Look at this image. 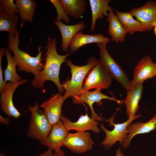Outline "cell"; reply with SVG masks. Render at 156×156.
<instances>
[{
	"label": "cell",
	"mask_w": 156,
	"mask_h": 156,
	"mask_svg": "<svg viewBox=\"0 0 156 156\" xmlns=\"http://www.w3.org/2000/svg\"><path fill=\"white\" fill-rule=\"evenodd\" d=\"M48 39L44 67L42 70L34 74V78L31 82V84L36 88L42 89L46 81H51L55 83L59 93L62 94L65 90L62 88L60 81V68L70 53H68L65 55H60L56 50V39L55 38H51L50 36Z\"/></svg>",
	"instance_id": "cell-1"
},
{
	"label": "cell",
	"mask_w": 156,
	"mask_h": 156,
	"mask_svg": "<svg viewBox=\"0 0 156 156\" xmlns=\"http://www.w3.org/2000/svg\"><path fill=\"white\" fill-rule=\"evenodd\" d=\"M19 32L15 36L10 34H8V49L14 54V59L18 67V70L26 73H31L33 74L42 70L44 63L42 62V53L47 47L42 51H41L42 46L39 45L37 47L38 53L36 56H31L27 52L20 50L19 47L20 44Z\"/></svg>",
	"instance_id": "cell-2"
},
{
	"label": "cell",
	"mask_w": 156,
	"mask_h": 156,
	"mask_svg": "<svg viewBox=\"0 0 156 156\" xmlns=\"http://www.w3.org/2000/svg\"><path fill=\"white\" fill-rule=\"evenodd\" d=\"M99 60L93 57H90L87 61V64L83 66H77L73 64L70 59H66L65 62L70 67L71 77H68L62 84L65 91L63 95L64 100L68 97L79 95L82 92L83 82L90 70L98 62Z\"/></svg>",
	"instance_id": "cell-3"
},
{
	"label": "cell",
	"mask_w": 156,
	"mask_h": 156,
	"mask_svg": "<svg viewBox=\"0 0 156 156\" xmlns=\"http://www.w3.org/2000/svg\"><path fill=\"white\" fill-rule=\"evenodd\" d=\"M40 107L38 102L34 105L28 107L31 116L27 134L30 138L37 140L41 144L49 134L52 125Z\"/></svg>",
	"instance_id": "cell-4"
},
{
	"label": "cell",
	"mask_w": 156,
	"mask_h": 156,
	"mask_svg": "<svg viewBox=\"0 0 156 156\" xmlns=\"http://www.w3.org/2000/svg\"><path fill=\"white\" fill-rule=\"evenodd\" d=\"M97 44L100 49L99 61L113 79H116L127 90L130 86L131 81L126 73L110 55L107 49V45L101 43H97Z\"/></svg>",
	"instance_id": "cell-5"
},
{
	"label": "cell",
	"mask_w": 156,
	"mask_h": 156,
	"mask_svg": "<svg viewBox=\"0 0 156 156\" xmlns=\"http://www.w3.org/2000/svg\"><path fill=\"white\" fill-rule=\"evenodd\" d=\"M141 116L140 114L130 116L126 121L121 123L115 124L113 121V116L106 120L110 123V125H114V129L111 131L107 130L102 123L100 127L105 133V137L100 145L103 146L107 150L119 141L120 145H122L128 134L127 128L128 125L134 120Z\"/></svg>",
	"instance_id": "cell-6"
},
{
	"label": "cell",
	"mask_w": 156,
	"mask_h": 156,
	"mask_svg": "<svg viewBox=\"0 0 156 156\" xmlns=\"http://www.w3.org/2000/svg\"><path fill=\"white\" fill-rule=\"evenodd\" d=\"M113 79L99 60L87 74L82 92L94 88L101 90L107 89L111 85Z\"/></svg>",
	"instance_id": "cell-7"
},
{
	"label": "cell",
	"mask_w": 156,
	"mask_h": 156,
	"mask_svg": "<svg viewBox=\"0 0 156 156\" xmlns=\"http://www.w3.org/2000/svg\"><path fill=\"white\" fill-rule=\"evenodd\" d=\"M101 90L97 89L92 91L88 90L83 91L78 96H73L71 97L72 99V102L73 104H80L84 103L87 104L90 107L91 111V118L97 121L102 122L104 119L97 114L94 112L93 107V104L96 103L99 106L102 103V100L108 99L116 102L120 103V101L116 99L114 96L109 97L102 93Z\"/></svg>",
	"instance_id": "cell-8"
},
{
	"label": "cell",
	"mask_w": 156,
	"mask_h": 156,
	"mask_svg": "<svg viewBox=\"0 0 156 156\" xmlns=\"http://www.w3.org/2000/svg\"><path fill=\"white\" fill-rule=\"evenodd\" d=\"M94 142L88 132L68 133L64 142V146L72 152L82 153L91 150Z\"/></svg>",
	"instance_id": "cell-9"
},
{
	"label": "cell",
	"mask_w": 156,
	"mask_h": 156,
	"mask_svg": "<svg viewBox=\"0 0 156 156\" xmlns=\"http://www.w3.org/2000/svg\"><path fill=\"white\" fill-rule=\"evenodd\" d=\"M144 27L146 31L151 30L156 25V2L147 1L138 8H133L130 12Z\"/></svg>",
	"instance_id": "cell-10"
},
{
	"label": "cell",
	"mask_w": 156,
	"mask_h": 156,
	"mask_svg": "<svg viewBox=\"0 0 156 156\" xmlns=\"http://www.w3.org/2000/svg\"><path fill=\"white\" fill-rule=\"evenodd\" d=\"M27 79H24L16 82H9L6 84L3 91L0 93V102L1 108L8 116L15 118H18L21 114L14 107L12 98L14 93L20 85L26 83Z\"/></svg>",
	"instance_id": "cell-11"
},
{
	"label": "cell",
	"mask_w": 156,
	"mask_h": 156,
	"mask_svg": "<svg viewBox=\"0 0 156 156\" xmlns=\"http://www.w3.org/2000/svg\"><path fill=\"white\" fill-rule=\"evenodd\" d=\"M64 100L61 94H54L40 106L52 125L60 120L62 116V106Z\"/></svg>",
	"instance_id": "cell-12"
},
{
	"label": "cell",
	"mask_w": 156,
	"mask_h": 156,
	"mask_svg": "<svg viewBox=\"0 0 156 156\" xmlns=\"http://www.w3.org/2000/svg\"><path fill=\"white\" fill-rule=\"evenodd\" d=\"M155 76V64L150 55H147L137 63L134 70L133 79L131 81V85L143 83L147 79L151 78Z\"/></svg>",
	"instance_id": "cell-13"
},
{
	"label": "cell",
	"mask_w": 156,
	"mask_h": 156,
	"mask_svg": "<svg viewBox=\"0 0 156 156\" xmlns=\"http://www.w3.org/2000/svg\"><path fill=\"white\" fill-rule=\"evenodd\" d=\"M61 120L52 125L49 135L41 144L48 149L57 152L60 150L64 146V141L69 132Z\"/></svg>",
	"instance_id": "cell-14"
},
{
	"label": "cell",
	"mask_w": 156,
	"mask_h": 156,
	"mask_svg": "<svg viewBox=\"0 0 156 156\" xmlns=\"http://www.w3.org/2000/svg\"><path fill=\"white\" fill-rule=\"evenodd\" d=\"M86 109V115L81 114L76 122L70 121L65 116H62L61 120L68 131L73 130L77 132H84L88 130H91L96 133L100 131L98 126L99 123L97 120L88 116L87 108Z\"/></svg>",
	"instance_id": "cell-15"
},
{
	"label": "cell",
	"mask_w": 156,
	"mask_h": 156,
	"mask_svg": "<svg viewBox=\"0 0 156 156\" xmlns=\"http://www.w3.org/2000/svg\"><path fill=\"white\" fill-rule=\"evenodd\" d=\"M143 90V83L134 85H130L126 90V98L120 101V104L125 103L126 107V114L129 118L136 115L139 108V102Z\"/></svg>",
	"instance_id": "cell-16"
},
{
	"label": "cell",
	"mask_w": 156,
	"mask_h": 156,
	"mask_svg": "<svg viewBox=\"0 0 156 156\" xmlns=\"http://www.w3.org/2000/svg\"><path fill=\"white\" fill-rule=\"evenodd\" d=\"M111 41L109 37L99 33L94 35L85 34L79 31L73 38L69 45L70 53H73L81 47L93 43H101L107 45Z\"/></svg>",
	"instance_id": "cell-17"
},
{
	"label": "cell",
	"mask_w": 156,
	"mask_h": 156,
	"mask_svg": "<svg viewBox=\"0 0 156 156\" xmlns=\"http://www.w3.org/2000/svg\"><path fill=\"white\" fill-rule=\"evenodd\" d=\"M156 128V114L148 122L130 123L127 127L128 134L122 145L123 148H126L130 145L132 138L136 135L148 133Z\"/></svg>",
	"instance_id": "cell-18"
},
{
	"label": "cell",
	"mask_w": 156,
	"mask_h": 156,
	"mask_svg": "<svg viewBox=\"0 0 156 156\" xmlns=\"http://www.w3.org/2000/svg\"><path fill=\"white\" fill-rule=\"evenodd\" d=\"M54 22L61 33L62 42L61 47L62 50L68 52L69 50V45L71 41L79 31L85 29L86 25L83 22L71 25H66L61 21L57 22L55 20H54Z\"/></svg>",
	"instance_id": "cell-19"
},
{
	"label": "cell",
	"mask_w": 156,
	"mask_h": 156,
	"mask_svg": "<svg viewBox=\"0 0 156 156\" xmlns=\"http://www.w3.org/2000/svg\"><path fill=\"white\" fill-rule=\"evenodd\" d=\"M89 1L92 14L90 30L92 32L94 29L96 22L99 19H103L104 16H107L108 12L113 11L114 8L109 5L111 2L110 0H90Z\"/></svg>",
	"instance_id": "cell-20"
},
{
	"label": "cell",
	"mask_w": 156,
	"mask_h": 156,
	"mask_svg": "<svg viewBox=\"0 0 156 156\" xmlns=\"http://www.w3.org/2000/svg\"><path fill=\"white\" fill-rule=\"evenodd\" d=\"M106 19L109 22L108 33L112 40L116 43L123 42L127 33L113 11L109 12Z\"/></svg>",
	"instance_id": "cell-21"
},
{
	"label": "cell",
	"mask_w": 156,
	"mask_h": 156,
	"mask_svg": "<svg viewBox=\"0 0 156 156\" xmlns=\"http://www.w3.org/2000/svg\"><path fill=\"white\" fill-rule=\"evenodd\" d=\"M116 14L127 34L131 35L137 32H145L146 30L139 21L135 19L130 12H122L115 10Z\"/></svg>",
	"instance_id": "cell-22"
},
{
	"label": "cell",
	"mask_w": 156,
	"mask_h": 156,
	"mask_svg": "<svg viewBox=\"0 0 156 156\" xmlns=\"http://www.w3.org/2000/svg\"><path fill=\"white\" fill-rule=\"evenodd\" d=\"M15 4L19 11L21 25H23L26 21L31 23L35 13L36 2L32 0H16Z\"/></svg>",
	"instance_id": "cell-23"
},
{
	"label": "cell",
	"mask_w": 156,
	"mask_h": 156,
	"mask_svg": "<svg viewBox=\"0 0 156 156\" xmlns=\"http://www.w3.org/2000/svg\"><path fill=\"white\" fill-rule=\"evenodd\" d=\"M19 16L17 14H10L0 12V31H5L15 36L19 31L17 26Z\"/></svg>",
	"instance_id": "cell-24"
},
{
	"label": "cell",
	"mask_w": 156,
	"mask_h": 156,
	"mask_svg": "<svg viewBox=\"0 0 156 156\" xmlns=\"http://www.w3.org/2000/svg\"><path fill=\"white\" fill-rule=\"evenodd\" d=\"M68 16L78 19L84 14L86 4L85 0H61Z\"/></svg>",
	"instance_id": "cell-25"
},
{
	"label": "cell",
	"mask_w": 156,
	"mask_h": 156,
	"mask_svg": "<svg viewBox=\"0 0 156 156\" xmlns=\"http://www.w3.org/2000/svg\"><path fill=\"white\" fill-rule=\"evenodd\" d=\"M5 55L7 61V66L4 70L5 81L6 82L10 81V82L14 83L23 80L17 73L16 69L17 65L8 48H6Z\"/></svg>",
	"instance_id": "cell-26"
},
{
	"label": "cell",
	"mask_w": 156,
	"mask_h": 156,
	"mask_svg": "<svg viewBox=\"0 0 156 156\" xmlns=\"http://www.w3.org/2000/svg\"><path fill=\"white\" fill-rule=\"evenodd\" d=\"M55 7L57 13V16L55 20L57 22L61 21V20L68 23H70V19L66 13L63 6L60 0H50Z\"/></svg>",
	"instance_id": "cell-27"
},
{
	"label": "cell",
	"mask_w": 156,
	"mask_h": 156,
	"mask_svg": "<svg viewBox=\"0 0 156 156\" xmlns=\"http://www.w3.org/2000/svg\"><path fill=\"white\" fill-rule=\"evenodd\" d=\"M0 12L10 14H17L19 11L13 0H1Z\"/></svg>",
	"instance_id": "cell-28"
},
{
	"label": "cell",
	"mask_w": 156,
	"mask_h": 156,
	"mask_svg": "<svg viewBox=\"0 0 156 156\" xmlns=\"http://www.w3.org/2000/svg\"><path fill=\"white\" fill-rule=\"evenodd\" d=\"M6 48L5 47L1 48L0 49V93L4 90L6 84L3 80V71L1 67V61L3 56L5 54Z\"/></svg>",
	"instance_id": "cell-29"
},
{
	"label": "cell",
	"mask_w": 156,
	"mask_h": 156,
	"mask_svg": "<svg viewBox=\"0 0 156 156\" xmlns=\"http://www.w3.org/2000/svg\"><path fill=\"white\" fill-rule=\"evenodd\" d=\"M52 150L50 149L41 153L37 156H53V153Z\"/></svg>",
	"instance_id": "cell-30"
},
{
	"label": "cell",
	"mask_w": 156,
	"mask_h": 156,
	"mask_svg": "<svg viewBox=\"0 0 156 156\" xmlns=\"http://www.w3.org/2000/svg\"><path fill=\"white\" fill-rule=\"evenodd\" d=\"M10 119L9 118L3 117L0 115V122L1 123L8 125L9 123Z\"/></svg>",
	"instance_id": "cell-31"
},
{
	"label": "cell",
	"mask_w": 156,
	"mask_h": 156,
	"mask_svg": "<svg viewBox=\"0 0 156 156\" xmlns=\"http://www.w3.org/2000/svg\"><path fill=\"white\" fill-rule=\"evenodd\" d=\"M53 156H66L64 152L61 149L53 153Z\"/></svg>",
	"instance_id": "cell-32"
},
{
	"label": "cell",
	"mask_w": 156,
	"mask_h": 156,
	"mask_svg": "<svg viewBox=\"0 0 156 156\" xmlns=\"http://www.w3.org/2000/svg\"><path fill=\"white\" fill-rule=\"evenodd\" d=\"M116 156H125L122 153L121 151V148H119L116 151Z\"/></svg>",
	"instance_id": "cell-33"
},
{
	"label": "cell",
	"mask_w": 156,
	"mask_h": 156,
	"mask_svg": "<svg viewBox=\"0 0 156 156\" xmlns=\"http://www.w3.org/2000/svg\"><path fill=\"white\" fill-rule=\"evenodd\" d=\"M154 32L155 35L156 36V25L154 27Z\"/></svg>",
	"instance_id": "cell-34"
},
{
	"label": "cell",
	"mask_w": 156,
	"mask_h": 156,
	"mask_svg": "<svg viewBox=\"0 0 156 156\" xmlns=\"http://www.w3.org/2000/svg\"><path fill=\"white\" fill-rule=\"evenodd\" d=\"M0 156H5L3 154L1 153Z\"/></svg>",
	"instance_id": "cell-35"
},
{
	"label": "cell",
	"mask_w": 156,
	"mask_h": 156,
	"mask_svg": "<svg viewBox=\"0 0 156 156\" xmlns=\"http://www.w3.org/2000/svg\"><path fill=\"white\" fill-rule=\"evenodd\" d=\"M155 65L156 66V63H155Z\"/></svg>",
	"instance_id": "cell-36"
}]
</instances>
